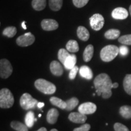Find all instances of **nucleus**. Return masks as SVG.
Listing matches in <instances>:
<instances>
[{
	"label": "nucleus",
	"instance_id": "nucleus-1",
	"mask_svg": "<svg viewBox=\"0 0 131 131\" xmlns=\"http://www.w3.org/2000/svg\"><path fill=\"white\" fill-rule=\"evenodd\" d=\"M94 84L98 96L102 95L104 99H107L112 96L113 83L107 74L103 73L97 75L95 78Z\"/></svg>",
	"mask_w": 131,
	"mask_h": 131
},
{
	"label": "nucleus",
	"instance_id": "nucleus-2",
	"mask_svg": "<svg viewBox=\"0 0 131 131\" xmlns=\"http://www.w3.org/2000/svg\"><path fill=\"white\" fill-rule=\"evenodd\" d=\"M119 53V48L115 45H107L101 49V59L104 62H110Z\"/></svg>",
	"mask_w": 131,
	"mask_h": 131
},
{
	"label": "nucleus",
	"instance_id": "nucleus-3",
	"mask_svg": "<svg viewBox=\"0 0 131 131\" xmlns=\"http://www.w3.org/2000/svg\"><path fill=\"white\" fill-rule=\"evenodd\" d=\"M35 86L41 92L45 94L51 95L56 92L57 88L52 83L45 79H38L35 82Z\"/></svg>",
	"mask_w": 131,
	"mask_h": 131
},
{
	"label": "nucleus",
	"instance_id": "nucleus-4",
	"mask_svg": "<svg viewBox=\"0 0 131 131\" xmlns=\"http://www.w3.org/2000/svg\"><path fill=\"white\" fill-rule=\"evenodd\" d=\"M14 98L10 91L7 88L2 89L0 91V107L7 109L14 105Z\"/></svg>",
	"mask_w": 131,
	"mask_h": 131
},
{
	"label": "nucleus",
	"instance_id": "nucleus-5",
	"mask_svg": "<svg viewBox=\"0 0 131 131\" xmlns=\"http://www.w3.org/2000/svg\"><path fill=\"white\" fill-rule=\"evenodd\" d=\"M21 107L24 110L35 109L38 105V101L32 97L29 94L25 93L21 96L19 101Z\"/></svg>",
	"mask_w": 131,
	"mask_h": 131
},
{
	"label": "nucleus",
	"instance_id": "nucleus-6",
	"mask_svg": "<svg viewBox=\"0 0 131 131\" xmlns=\"http://www.w3.org/2000/svg\"><path fill=\"white\" fill-rule=\"evenodd\" d=\"M13 68L9 60L1 59L0 61V76L2 78H7L12 73Z\"/></svg>",
	"mask_w": 131,
	"mask_h": 131
},
{
	"label": "nucleus",
	"instance_id": "nucleus-7",
	"mask_svg": "<svg viewBox=\"0 0 131 131\" xmlns=\"http://www.w3.org/2000/svg\"><path fill=\"white\" fill-rule=\"evenodd\" d=\"M35 40V36L32 33H26L16 39V44L19 46L27 47L32 45Z\"/></svg>",
	"mask_w": 131,
	"mask_h": 131
},
{
	"label": "nucleus",
	"instance_id": "nucleus-8",
	"mask_svg": "<svg viewBox=\"0 0 131 131\" xmlns=\"http://www.w3.org/2000/svg\"><path fill=\"white\" fill-rule=\"evenodd\" d=\"M104 24V19L101 14H95L90 18V25L92 29L98 31L102 29Z\"/></svg>",
	"mask_w": 131,
	"mask_h": 131
},
{
	"label": "nucleus",
	"instance_id": "nucleus-9",
	"mask_svg": "<svg viewBox=\"0 0 131 131\" xmlns=\"http://www.w3.org/2000/svg\"><path fill=\"white\" fill-rule=\"evenodd\" d=\"M96 110V106L94 103L91 102L83 103L78 107V111H79V112L84 115L92 114L95 112Z\"/></svg>",
	"mask_w": 131,
	"mask_h": 131
},
{
	"label": "nucleus",
	"instance_id": "nucleus-10",
	"mask_svg": "<svg viewBox=\"0 0 131 131\" xmlns=\"http://www.w3.org/2000/svg\"><path fill=\"white\" fill-rule=\"evenodd\" d=\"M41 27L46 31L55 30L58 29V23L57 21L52 19H45L41 21Z\"/></svg>",
	"mask_w": 131,
	"mask_h": 131
},
{
	"label": "nucleus",
	"instance_id": "nucleus-11",
	"mask_svg": "<svg viewBox=\"0 0 131 131\" xmlns=\"http://www.w3.org/2000/svg\"><path fill=\"white\" fill-rule=\"evenodd\" d=\"M128 15L127 10L123 7L115 8L112 12V18L115 19H124L127 18Z\"/></svg>",
	"mask_w": 131,
	"mask_h": 131
},
{
	"label": "nucleus",
	"instance_id": "nucleus-12",
	"mask_svg": "<svg viewBox=\"0 0 131 131\" xmlns=\"http://www.w3.org/2000/svg\"><path fill=\"white\" fill-rule=\"evenodd\" d=\"M69 119L70 122L75 123H84L87 119L86 115L80 112H72L69 115Z\"/></svg>",
	"mask_w": 131,
	"mask_h": 131
},
{
	"label": "nucleus",
	"instance_id": "nucleus-13",
	"mask_svg": "<svg viewBox=\"0 0 131 131\" xmlns=\"http://www.w3.org/2000/svg\"><path fill=\"white\" fill-rule=\"evenodd\" d=\"M50 69L52 73L55 76H61L63 73V68L59 62L53 61L50 64Z\"/></svg>",
	"mask_w": 131,
	"mask_h": 131
},
{
	"label": "nucleus",
	"instance_id": "nucleus-14",
	"mask_svg": "<svg viewBox=\"0 0 131 131\" xmlns=\"http://www.w3.org/2000/svg\"><path fill=\"white\" fill-rule=\"evenodd\" d=\"M59 116V112L55 108L50 109L47 114V122L49 124H55L57 122Z\"/></svg>",
	"mask_w": 131,
	"mask_h": 131
},
{
	"label": "nucleus",
	"instance_id": "nucleus-15",
	"mask_svg": "<svg viewBox=\"0 0 131 131\" xmlns=\"http://www.w3.org/2000/svg\"><path fill=\"white\" fill-rule=\"evenodd\" d=\"M80 76L87 80H91L93 78V72L91 69L87 66H83L79 69Z\"/></svg>",
	"mask_w": 131,
	"mask_h": 131
},
{
	"label": "nucleus",
	"instance_id": "nucleus-16",
	"mask_svg": "<svg viewBox=\"0 0 131 131\" xmlns=\"http://www.w3.org/2000/svg\"><path fill=\"white\" fill-rule=\"evenodd\" d=\"M77 36L81 40L86 41L89 40L90 34L86 27L83 26H79L77 29Z\"/></svg>",
	"mask_w": 131,
	"mask_h": 131
},
{
	"label": "nucleus",
	"instance_id": "nucleus-17",
	"mask_svg": "<svg viewBox=\"0 0 131 131\" xmlns=\"http://www.w3.org/2000/svg\"><path fill=\"white\" fill-rule=\"evenodd\" d=\"M94 46L89 45L86 47L84 53H83V59L85 62H89L91 61L94 55Z\"/></svg>",
	"mask_w": 131,
	"mask_h": 131
},
{
	"label": "nucleus",
	"instance_id": "nucleus-18",
	"mask_svg": "<svg viewBox=\"0 0 131 131\" xmlns=\"http://www.w3.org/2000/svg\"><path fill=\"white\" fill-rule=\"evenodd\" d=\"M77 62V57L74 54H71L66 60L64 66L66 69H72L75 66Z\"/></svg>",
	"mask_w": 131,
	"mask_h": 131
},
{
	"label": "nucleus",
	"instance_id": "nucleus-19",
	"mask_svg": "<svg viewBox=\"0 0 131 131\" xmlns=\"http://www.w3.org/2000/svg\"><path fill=\"white\" fill-rule=\"evenodd\" d=\"M50 101L52 104L60 108V109H66V102L63 101L61 99H60V98L56 97V96H52V97L50 98Z\"/></svg>",
	"mask_w": 131,
	"mask_h": 131
},
{
	"label": "nucleus",
	"instance_id": "nucleus-20",
	"mask_svg": "<svg viewBox=\"0 0 131 131\" xmlns=\"http://www.w3.org/2000/svg\"><path fill=\"white\" fill-rule=\"evenodd\" d=\"M36 121H37V119L35 118V114L34 112L29 111L27 113L25 117V123L27 127H32Z\"/></svg>",
	"mask_w": 131,
	"mask_h": 131
},
{
	"label": "nucleus",
	"instance_id": "nucleus-21",
	"mask_svg": "<svg viewBox=\"0 0 131 131\" xmlns=\"http://www.w3.org/2000/svg\"><path fill=\"white\" fill-rule=\"evenodd\" d=\"M32 6L35 10H42L46 6V0H33Z\"/></svg>",
	"mask_w": 131,
	"mask_h": 131
},
{
	"label": "nucleus",
	"instance_id": "nucleus-22",
	"mask_svg": "<svg viewBox=\"0 0 131 131\" xmlns=\"http://www.w3.org/2000/svg\"><path fill=\"white\" fill-rule=\"evenodd\" d=\"M120 35V31L118 29H110L106 31L104 34V37L109 40H115L118 38Z\"/></svg>",
	"mask_w": 131,
	"mask_h": 131
},
{
	"label": "nucleus",
	"instance_id": "nucleus-23",
	"mask_svg": "<svg viewBox=\"0 0 131 131\" xmlns=\"http://www.w3.org/2000/svg\"><path fill=\"white\" fill-rule=\"evenodd\" d=\"M67 50L70 52H77L79 50V46L77 41L75 40H69L66 44Z\"/></svg>",
	"mask_w": 131,
	"mask_h": 131
},
{
	"label": "nucleus",
	"instance_id": "nucleus-24",
	"mask_svg": "<svg viewBox=\"0 0 131 131\" xmlns=\"http://www.w3.org/2000/svg\"><path fill=\"white\" fill-rule=\"evenodd\" d=\"M124 91L127 94L131 95V74H127L123 80Z\"/></svg>",
	"mask_w": 131,
	"mask_h": 131
},
{
	"label": "nucleus",
	"instance_id": "nucleus-25",
	"mask_svg": "<svg viewBox=\"0 0 131 131\" xmlns=\"http://www.w3.org/2000/svg\"><path fill=\"white\" fill-rule=\"evenodd\" d=\"M49 7L53 11H58L63 6V0H49Z\"/></svg>",
	"mask_w": 131,
	"mask_h": 131
},
{
	"label": "nucleus",
	"instance_id": "nucleus-26",
	"mask_svg": "<svg viewBox=\"0 0 131 131\" xmlns=\"http://www.w3.org/2000/svg\"><path fill=\"white\" fill-rule=\"evenodd\" d=\"M119 114L126 119L131 118V106H123L119 109Z\"/></svg>",
	"mask_w": 131,
	"mask_h": 131
},
{
	"label": "nucleus",
	"instance_id": "nucleus-27",
	"mask_svg": "<svg viewBox=\"0 0 131 131\" xmlns=\"http://www.w3.org/2000/svg\"><path fill=\"white\" fill-rule=\"evenodd\" d=\"M10 125L13 129L17 131H28V127L26 126V124L18 121L12 122Z\"/></svg>",
	"mask_w": 131,
	"mask_h": 131
},
{
	"label": "nucleus",
	"instance_id": "nucleus-28",
	"mask_svg": "<svg viewBox=\"0 0 131 131\" xmlns=\"http://www.w3.org/2000/svg\"><path fill=\"white\" fill-rule=\"evenodd\" d=\"M66 102L67 104L66 110L68 111H70L73 110V109H75L77 107V106L79 103V100L76 97H73L69 100H67Z\"/></svg>",
	"mask_w": 131,
	"mask_h": 131
},
{
	"label": "nucleus",
	"instance_id": "nucleus-29",
	"mask_svg": "<svg viewBox=\"0 0 131 131\" xmlns=\"http://www.w3.org/2000/svg\"><path fill=\"white\" fill-rule=\"evenodd\" d=\"M70 55L68 50L64 49H60L58 53V58L60 61L64 65L66 59Z\"/></svg>",
	"mask_w": 131,
	"mask_h": 131
},
{
	"label": "nucleus",
	"instance_id": "nucleus-30",
	"mask_svg": "<svg viewBox=\"0 0 131 131\" xmlns=\"http://www.w3.org/2000/svg\"><path fill=\"white\" fill-rule=\"evenodd\" d=\"M16 34V29L14 26H10L7 27L3 30V34L4 36H6L8 38L14 37Z\"/></svg>",
	"mask_w": 131,
	"mask_h": 131
},
{
	"label": "nucleus",
	"instance_id": "nucleus-31",
	"mask_svg": "<svg viewBox=\"0 0 131 131\" xmlns=\"http://www.w3.org/2000/svg\"><path fill=\"white\" fill-rule=\"evenodd\" d=\"M118 41L124 45H131V34L122 36L118 38Z\"/></svg>",
	"mask_w": 131,
	"mask_h": 131
},
{
	"label": "nucleus",
	"instance_id": "nucleus-32",
	"mask_svg": "<svg viewBox=\"0 0 131 131\" xmlns=\"http://www.w3.org/2000/svg\"><path fill=\"white\" fill-rule=\"evenodd\" d=\"M89 0H73V3L75 7L81 8L88 4Z\"/></svg>",
	"mask_w": 131,
	"mask_h": 131
},
{
	"label": "nucleus",
	"instance_id": "nucleus-33",
	"mask_svg": "<svg viewBox=\"0 0 131 131\" xmlns=\"http://www.w3.org/2000/svg\"><path fill=\"white\" fill-rule=\"evenodd\" d=\"M114 127L115 131H129L128 128L126 126L119 123H116L114 124Z\"/></svg>",
	"mask_w": 131,
	"mask_h": 131
},
{
	"label": "nucleus",
	"instance_id": "nucleus-34",
	"mask_svg": "<svg viewBox=\"0 0 131 131\" xmlns=\"http://www.w3.org/2000/svg\"><path fill=\"white\" fill-rule=\"evenodd\" d=\"M78 70H79V68H78V67L77 66H75L74 68H73L72 69H70L69 75V78L70 80L75 79V77H76L77 74Z\"/></svg>",
	"mask_w": 131,
	"mask_h": 131
},
{
	"label": "nucleus",
	"instance_id": "nucleus-35",
	"mask_svg": "<svg viewBox=\"0 0 131 131\" xmlns=\"http://www.w3.org/2000/svg\"><path fill=\"white\" fill-rule=\"evenodd\" d=\"M129 52V50L128 47L126 46H122L119 47V53H120L121 55L122 56H126L128 54Z\"/></svg>",
	"mask_w": 131,
	"mask_h": 131
},
{
	"label": "nucleus",
	"instance_id": "nucleus-36",
	"mask_svg": "<svg viewBox=\"0 0 131 131\" xmlns=\"http://www.w3.org/2000/svg\"><path fill=\"white\" fill-rule=\"evenodd\" d=\"M91 129V125L89 124H84L81 127L74 129L73 131H89Z\"/></svg>",
	"mask_w": 131,
	"mask_h": 131
},
{
	"label": "nucleus",
	"instance_id": "nucleus-37",
	"mask_svg": "<svg viewBox=\"0 0 131 131\" xmlns=\"http://www.w3.org/2000/svg\"><path fill=\"white\" fill-rule=\"evenodd\" d=\"M44 106H45V103H42V102H40V103H38V108H42V107H44Z\"/></svg>",
	"mask_w": 131,
	"mask_h": 131
},
{
	"label": "nucleus",
	"instance_id": "nucleus-38",
	"mask_svg": "<svg viewBox=\"0 0 131 131\" xmlns=\"http://www.w3.org/2000/svg\"><path fill=\"white\" fill-rule=\"evenodd\" d=\"M25 23H26L25 21H23V22L22 23V24H21V26H22V27L24 29V30H26V29H27V26H26Z\"/></svg>",
	"mask_w": 131,
	"mask_h": 131
},
{
	"label": "nucleus",
	"instance_id": "nucleus-39",
	"mask_svg": "<svg viewBox=\"0 0 131 131\" xmlns=\"http://www.w3.org/2000/svg\"><path fill=\"white\" fill-rule=\"evenodd\" d=\"M118 87V83H114L112 84V88L116 89Z\"/></svg>",
	"mask_w": 131,
	"mask_h": 131
},
{
	"label": "nucleus",
	"instance_id": "nucleus-40",
	"mask_svg": "<svg viewBox=\"0 0 131 131\" xmlns=\"http://www.w3.org/2000/svg\"><path fill=\"white\" fill-rule=\"evenodd\" d=\"M37 131H47V129L45 128V127H41L40 129H39Z\"/></svg>",
	"mask_w": 131,
	"mask_h": 131
},
{
	"label": "nucleus",
	"instance_id": "nucleus-41",
	"mask_svg": "<svg viewBox=\"0 0 131 131\" xmlns=\"http://www.w3.org/2000/svg\"><path fill=\"white\" fill-rule=\"evenodd\" d=\"M129 13H130V14L131 15V5L130 6V7H129Z\"/></svg>",
	"mask_w": 131,
	"mask_h": 131
},
{
	"label": "nucleus",
	"instance_id": "nucleus-42",
	"mask_svg": "<svg viewBox=\"0 0 131 131\" xmlns=\"http://www.w3.org/2000/svg\"><path fill=\"white\" fill-rule=\"evenodd\" d=\"M50 131H58V130H57V129H52Z\"/></svg>",
	"mask_w": 131,
	"mask_h": 131
},
{
	"label": "nucleus",
	"instance_id": "nucleus-43",
	"mask_svg": "<svg viewBox=\"0 0 131 131\" xmlns=\"http://www.w3.org/2000/svg\"><path fill=\"white\" fill-rule=\"evenodd\" d=\"M41 114H39L38 117H41Z\"/></svg>",
	"mask_w": 131,
	"mask_h": 131
},
{
	"label": "nucleus",
	"instance_id": "nucleus-44",
	"mask_svg": "<svg viewBox=\"0 0 131 131\" xmlns=\"http://www.w3.org/2000/svg\"><path fill=\"white\" fill-rule=\"evenodd\" d=\"M95 94H93V96H95Z\"/></svg>",
	"mask_w": 131,
	"mask_h": 131
}]
</instances>
